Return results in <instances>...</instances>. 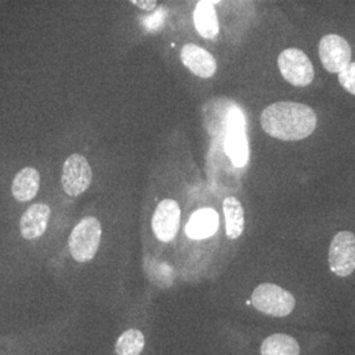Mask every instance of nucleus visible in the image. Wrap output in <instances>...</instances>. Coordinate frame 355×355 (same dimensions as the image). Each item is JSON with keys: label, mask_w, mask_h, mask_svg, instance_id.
Listing matches in <instances>:
<instances>
[{"label": "nucleus", "mask_w": 355, "mask_h": 355, "mask_svg": "<svg viewBox=\"0 0 355 355\" xmlns=\"http://www.w3.org/2000/svg\"><path fill=\"white\" fill-rule=\"evenodd\" d=\"M261 125L274 139L304 140L316 130L318 116L311 107L302 103H274L262 111Z\"/></svg>", "instance_id": "1"}, {"label": "nucleus", "mask_w": 355, "mask_h": 355, "mask_svg": "<svg viewBox=\"0 0 355 355\" xmlns=\"http://www.w3.org/2000/svg\"><path fill=\"white\" fill-rule=\"evenodd\" d=\"M102 224L94 216L85 217L76 224L69 239L70 253L76 262L86 263L95 258L102 241Z\"/></svg>", "instance_id": "2"}, {"label": "nucleus", "mask_w": 355, "mask_h": 355, "mask_svg": "<svg viewBox=\"0 0 355 355\" xmlns=\"http://www.w3.org/2000/svg\"><path fill=\"white\" fill-rule=\"evenodd\" d=\"M254 308L271 318H286L295 309L296 300L291 292L274 283H262L252 293Z\"/></svg>", "instance_id": "3"}, {"label": "nucleus", "mask_w": 355, "mask_h": 355, "mask_svg": "<svg viewBox=\"0 0 355 355\" xmlns=\"http://www.w3.org/2000/svg\"><path fill=\"white\" fill-rule=\"evenodd\" d=\"M280 74L295 87H306L313 82V64L304 51L290 48L278 57Z\"/></svg>", "instance_id": "4"}, {"label": "nucleus", "mask_w": 355, "mask_h": 355, "mask_svg": "<svg viewBox=\"0 0 355 355\" xmlns=\"http://www.w3.org/2000/svg\"><path fill=\"white\" fill-rule=\"evenodd\" d=\"M330 271L340 277L346 278L355 271V234L343 230L337 233L329 246Z\"/></svg>", "instance_id": "5"}, {"label": "nucleus", "mask_w": 355, "mask_h": 355, "mask_svg": "<svg viewBox=\"0 0 355 355\" xmlns=\"http://www.w3.org/2000/svg\"><path fill=\"white\" fill-rule=\"evenodd\" d=\"M61 183L69 196H79L87 191L92 183V168L89 162L79 153L67 157L62 167Z\"/></svg>", "instance_id": "6"}, {"label": "nucleus", "mask_w": 355, "mask_h": 355, "mask_svg": "<svg viewBox=\"0 0 355 355\" xmlns=\"http://www.w3.org/2000/svg\"><path fill=\"white\" fill-rule=\"evenodd\" d=\"M318 55L324 69L329 73L338 74L352 62V48L341 36L327 35L320 41Z\"/></svg>", "instance_id": "7"}, {"label": "nucleus", "mask_w": 355, "mask_h": 355, "mask_svg": "<svg viewBox=\"0 0 355 355\" xmlns=\"http://www.w3.org/2000/svg\"><path fill=\"white\" fill-rule=\"evenodd\" d=\"M225 150L233 165L237 167L248 164L249 145L245 133V117L240 110L233 108L229 114V128Z\"/></svg>", "instance_id": "8"}, {"label": "nucleus", "mask_w": 355, "mask_h": 355, "mask_svg": "<svg viewBox=\"0 0 355 355\" xmlns=\"http://www.w3.org/2000/svg\"><path fill=\"white\" fill-rule=\"evenodd\" d=\"M180 225V207L173 199H164L157 205L152 218L155 237L162 242H171Z\"/></svg>", "instance_id": "9"}, {"label": "nucleus", "mask_w": 355, "mask_h": 355, "mask_svg": "<svg viewBox=\"0 0 355 355\" xmlns=\"http://www.w3.org/2000/svg\"><path fill=\"white\" fill-rule=\"evenodd\" d=\"M180 60L192 74L203 79L212 78L217 71L215 57L195 44H187L182 48Z\"/></svg>", "instance_id": "10"}, {"label": "nucleus", "mask_w": 355, "mask_h": 355, "mask_svg": "<svg viewBox=\"0 0 355 355\" xmlns=\"http://www.w3.org/2000/svg\"><path fill=\"white\" fill-rule=\"evenodd\" d=\"M51 207L48 204L31 205L20 220V232L26 240H37L48 229L51 220Z\"/></svg>", "instance_id": "11"}, {"label": "nucleus", "mask_w": 355, "mask_h": 355, "mask_svg": "<svg viewBox=\"0 0 355 355\" xmlns=\"http://www.w3.org/2000/svg\"><path fill=\"white\" fill-rule=\"evenodd\" d=\"M218 215L212 208H202L191 216L186 233L192 240H204L212 237L218 229Z\"/></svg>", "instance_id": "12"}, {"label": "nucleus", "mask_w": 355, "mask_h": 355, "mask_svg": "<svg viewBox=\"0 0 355 355\" xmlns=\"http://www.w3.org/2000/svg\"><path fill=\"white\" fill-rule=\"evenodd\" d=\"M40 183H41V177L38 170L35 167H24L13 178V198L20 203L32 200L38 193Z\"/></svg>", "instance_id": "13"}, {"label": "nucleus", "mask_w": 355, "mask_h": 355, "mask_svg": "<svg viewBox=\"0 0 355 355\" xmlns=\"http://www.w3.org/2000/svg\"><path fill=\"white\" fill-rule=\"evenodd\" d=\"M193 21L202 37L207 40L217 37L220 32V26L214 3H209L207 0L199 1L193 12Z\"/></svg>", "instance_id": "14"}, {"label": "nucleus", "mask_w": 355, "mask_h": 355, "mask_svg": "<svg viewBox=\"0 0 355 355\" xmlns=\"http://www.w3.org/2000/svg\"><path fill=\"white\" fill-rule=\"evenodd\" d=\"M224 216H225V233L230 240L240 239L245 229V211L241 202L229 196L223 203Z\"/></svg>", "instance_id": "15"}, {"label": "nucleus", "mask_w": 355, "mask_h": 355, "mask_svg": "<svg viewBox=\"0 0 355 355\" xmlns=\"http://www.w3.org/2000/svg\"><path fill=\"white\" fill-rule=\"evenodd\" d=\"M261 355H300V345L288 334L275 333L261 345Z\"/></svg>", "instance_id": "16"}, {"label": "nucleus", "mask_w": 355, "mask_h": 355, "mask_svg": "<svg viewBox=\"0 0 355 355\" xmlns=\"http://www.w3.org/2000/svg\"><path fill=\"white\" fill-rule=\"evenodd\" d=\"M145 347V336L139 329H128L117 338L114 350L117 355H140Z\"/></svg>", "instance_id": "17"}, {"label": "nucleus", "mask_w": 355, "mask_h": 355, "mask_svg": "<svg viewBox=\"0 0 355 355\" xmlns=\"http://www.w3.org/2000/svg\"><path fill=\"white\" fill-rule=\"evenodd\" d=\"M338 80L343 89L355 96V62H350L338 73Z\"/></svg>", "instance_id": "18"}, {"label": "nucleus", "mask_w": 355, "mask_h": 355, "mask_svg": "<svg viewBox=\"0 0 355 355\" xmlns=\"http://www.w3.org/2000/svg\"><path fill=\"white\" fill-rule=\"evenodd\" d=\"M135 7H137L141 11L145 12H152L153 10H155L158 0H129Z\"/></svg>", "instance_id": "19"}, {"label": "nucleus", "mask_w": 355, "mask_h": 355, "mask_svg": "<svg viewBox=\"0 0 355 355\" xmlns=\"http://www.w3.org/2000/svg\"><path fill=\"white\" fill-rule=\"evenodd\" d=\"M207 1H209V3H217L218 0H207Z\"/></svg>", "instance_id": "20"}]
</instances>
